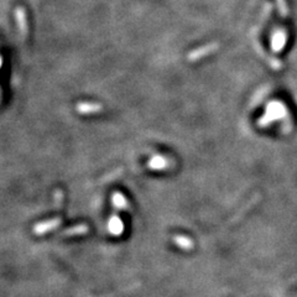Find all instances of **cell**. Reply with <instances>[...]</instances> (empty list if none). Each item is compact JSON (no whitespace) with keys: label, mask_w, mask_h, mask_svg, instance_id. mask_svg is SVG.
Segmentation results:
<instances>
[{"label":"cell","mask_w":297,"mask_h":297,"mask_svg":"<svg viewBox=\"0 0 297 297\" xmlns=\"http://www.w3.org/2000/svg\"><path fill=\"white\" fill-rule=\"evenodd\" d=\"M59 224H61V219H54V221L43 222L35 227V233H36V234H43V233H47L49 230L55 229Z\"/></svg>","instance_id":"1"},{"label":"cell","mask_w":297,"mask_h":297,"mask_svg":"<svg viewBox=\"0 0 297 297\" xmlns=\"http://www.w3.org/2000/svg\"><path fill=\"white\" fill-rule=\"evenodd\" d=\"M78 112L81 113H84V114H88V113H95V112H99L101 111L102 107L98 106V104H88V103H83V104H79L78 107Z\"/></svg>","instance_id":"2"},{"label":"cell","mask_w":297,"mask_h":297,"mask_svg":"<svg viewBox=\"0 0 297 297\" xmlns=\"http://www.w3.org/2000/svg\"><path fill=\"white\" fill-rule=\"evenodd\" d=\"M113 205H114L117 208H120V210H124V208L128 207V202H126V200L119 193L113 194Z\"/></svg>","instance_id":"3"},{"label":"cell","mask_w":297,"mask_h":297,"mask_svg":"<svg viewBox=\"0 0 297 297\" xmlns=\"http://www.w3.org/2000/svg\"><path fill=\"white\" fill-rule=\"evenodd\" d=\"M173 240H175V243L177 244V245L182 247V249H191V247L193 246V243H192L188 238H186V236H175Z\"/></svg>","instance_id":"4"},{"label":"cell","mask_w":297,"mask_h":297,"mask_svg":"<svg viewBox=\"0 0 297 297\" xmlns=\"http://www.w3.org/2000/svg\"><path fill=\"white\" fill-rule=\"evenodd\" d=\"M111 230L114 234H119L122 233V223L118 221L117 218L114 217V219L111 221Z\"/></svg>","instance_id":"5"},{"label":"cell","mask_w":297,"mask_h":297,"mask_svg":"<svg viewBox=\"0 0 297 297\" xmlns=\"http://www.w3.org/2000/svg\"><path fill=\"white\" fill-rule=\"evenodd\" d=\"M87 232L86 225H82V227H74V229H70L65 233V235H73V234H83Z\"/></svg>","instance_id":"6"},{"label":"cell","mask_w":297,"mask_h":297,"mask_svg":"<svg viewBox=\"0 0 297 297\" xmlns=\"http://www.w3.org/2000/svg\"><path fill=\"white\" fill-rule=\"evenodd\" d=\"M165 165H166V161L164 160L162 158H155L153 161H151V166L154 167V169H161V167H164Z\"/></svg>","instance_id":"7"}]
</instances>
